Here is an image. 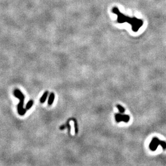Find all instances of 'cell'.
Listing matches in <instances>:
<instances>
[{
	"instance_id": "9c48e42d",
	"label": "cell",
	"mask_w": 166,
	"mask_h": 166,
	"mask_svg": "<svg viewBox=\"0 0 166 166\" xmlns=\"http://www.w3.org/2000/svg\"><path fill=\"white\" fill-rule=\"evenodd\" d=\"M117 108L118 109V110H119L120 113H123L125 112V109L124 107H123L122 105H119V104L117 105Z\"/></svg>"
},
{
	"instance_id": "277c9868",
	"label": "cell",
	"mask_w": 166,
	"mask_h": 166,
	"mask_svg": "<svg viewBox=\"0 0 166 166\" xmlns=\"http://www.w3.org/2000/svg\"><path fill=\"white\" fill-rule=\"evenodd\" d=\"M115 120L117 123L123 122L128 123L130 119V117L127 115H123L121 113H118L115 115Z\"/></svg>"
},
{
	"instance_id": "5b68a950",
	"label": "cell",
	"mask_w": 166,
	"mask_h": 166,
	"mask_svg": "<svg viewBox=\"0 0 166 166\" xmlns=\"http://www.w3.org/2000/svg\"><path fill=\"white\" fill-rule=\"evenodd\" d=\"M54 97H55V95L53 92H51L50 94L49 98V101H48V104L49 105H51L53 103Z\"/></svg>"
},
{
	"instance_id": "8992f818",
	"label": "cell",
	"mask_w": 166,
	"mask_h": 166,
	"mask_svg": "<svg viewBox=\"0 0 166 166\" xmlns=\"http://www.w3.org/2000/svg\"><path fill=\"white\" fill-rule=\"evenodd\" d=\"M48 94H49L48 91H46V92H45L44 93V94L43 95V96L40 98V99L41 103H44L45 102V101H46V99L47 98V96H48Z\"/></svg>"
},
{
	"instance_id": "7a4b0ae2",
	"label": "cell",
	"mask_w": 166,
	"mask_h": 166,
	"mask_svg": "<svg viewBox=\"0 0 166 166\" xmlns=\"http://www.w3.org/2000/svg\"><path fill=\"white\" fill-rule=\"evenodd\" d=\"M15 96L17 97V98L19 99V103L18 104L17 106V111L18 114L20 116H23L26 112V109L23 108V104H24V101L25 99L24 95L23 94V93L20 91L16 89L14 90L13 92Z\"/></svg>"
},
{
	"instance_id": "3957f363",
	"label": "cell",
	"mask_w": 166,
	"mask_h": 166,
	"mask_svg": "<svg viewBox=\"0 0 166 166\" xmlns=\"http://www.w3.org/2000/svg\"><path fill=\"white\" fill-rule=\"evenodd\" d=\"M159 146H161L163 149H166V142L160 140L158 138H154L152 139L151 142H150L149 147L151 151H155L158 148Z\"/></svg>"
},
{
	"instance_id": "6da1fadb",
	"label": "cell",
	"mask_w": 166,
	"mask_h": 166,
	"mask_svg": "<svg viewBox=\"0 0 166 166\" xmlns=\"http://www.w3.org/2000/svg\"><path fill=\"white\" fill-rule=\"evenodd\" d=\"M112 12L117 15V22L119 23H128L132 26V30L136 32L143 25V20L136 17H129L122 13L117 7L112 8Z\"/></svg>"
},
{
	"instance_id": "52a82bcc",
	"label": "cell",
	"mask_w": 166,
	"mask_h": 166,
	"mask_svg": "<svg viewBox=\"0 0 166 166\" xmlns=\"http://www.w3.org/2000/svg\"><path fill=\"white\" fill-rule=\"evenodd\" d=\"M72 121H73L74 124V127H75V133L76 135L78 133V122H77V120H76L75 118H70V119Z\"/></svg>"
},
{
	"instance_id": "ba28073f",
	"label": "cell",
	"mask_w": 166,
	"mask_h": 166,
	"mask_svg": "<svg viewBox=\"0 0 166 166\" xmlns=\"http://www.w3.org/2000/svg\"><path fill=\"white\" fill-rule=\"evenodd\" d=\"M33 100H30V101L28 102V103L26 104V109L27 110H29L30 109H31V108L32 107V106L33 105Z\"/></svg>"
}]
</instances>
